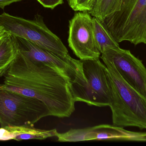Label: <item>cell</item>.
I'll return each mask as SVG.
<instances>
[{"mask_svg":"<svg viewBox=\"0 0 146 146\" xmlns=\"http://www.w3.org/2000/svg\"><path fill=\"white\" fill-rule=\"evenodd\" d=\"M81 141L146 142V132H134L114 125L101 124L81 129Z\"/></svg>","mask_w":146,"mask_h":146,"instance_id":"30bf717a","label":"cell"},{"mask_svg":"<svg viewBox=\"0 0 146 146\" xmlns=\"http://www.w3.org/2000/svg\"><path fill=\"white\" fill-rule=\"evenodd\" d=\"M101 58L107 68L113 125L146 129V98L124 80L112 62Z\"/></svg>","mask_w":146,"mask_h":146,"instance_id":"7a4b0ae2","label":"cell"},{"mask_svg":"<svg viewBox=\"0 0 146 146\" xmlns=\"http://www.w3.org/2000/svg\"><path fill=\"white\" fill-rule=\"evenodd\" d=\"M18 50L12 36L5 31L0 35V78L4 76Z\"/></svg>","mask_w":146,"mask_h":146,"instance_id":"7c38bea8","label":"cell"},{"mask_svg":"<svg viewBox=\"0 0 146 146\" xmlns=\"http://www.w3.org/2000/svg\"><path fill=\"white\" fill-rule=\"evenodd\" d=\"M10 131L12 139L20 141L26 140H42L51 137H56L57 129L44 130L36 128L34 126L6 127Z\"/></svg>","mask_w":146,"mask_h":146,"instance_id":"8fae6325","label":"cell"},{"mask_svg":"<svg viewBox=\"0 0 146 146\" xmlns=\"http://www.w3.org/2000/svg\"><path fill=\"white\" fill-rule=\"evenodd\" d=\"M72 9L79 12H88L91 9L93 0H67Z\"/></svg>","mask_w":146,"mask_h":146,"instance_id":"9a60e30c","label":"cell"},{"mask_svg":"<svg viewBox=\"0 0 146 146\" xmlns=\"http://www.w3.org/2000/svg\"><path fill=\"white\" fill-rule=\"evenodd\" d=\"M101 20L118 43L146 45V0H122L118 11Z\"/></svg>","mask_w":146,"mask_h":146,"instance_id":"3957f363","label":"cell"},{"mask_svg":"<svg viewBox=\"0 0 146 146\" xmlns=\"http://www.w3.org/2000/svg\"><path fill=\"white\" fill-rule=\"evenodd\" d=\"M100 57L112 62L124 80L146 98V68L141 60L120 47L105 49Z\"/></svg>","mask_w":146,"mask_h":146,"instance_id":"9c48e42d","label":"cell"},{"mask_svg":"<svg viewBox=\"0 0 146 146\" xmlns=\"http://www.w3.org/2000/svg\"><path fill=\"white\" fill-rule=\"evenodd\" d=\"M44 7L54 9L58 5L62 4L63 0H36Z\"/></svg>","mask_w":146,"mask_h":146,"instance_id":"2e32d148","label":"cell"},{"mask_svg":"<svg viewBox=\"0 0 146 146\" xmlns=\"http://www.w3.org/2000/svg\"><path fill=\"white\" fill-rule=\"evenodd\" d=\"M50 116L49 110L43 102L0 85L1 127L34 126L42 118Z\"/></svg>","mask_w":146,"mask_h":146,"instance_id":"277c9868","label":"cell"},{"mask_svg":"<svg viewBox=\"0 0 146 146\" xmlns=\"http://www.w3.org/2000/svg\"><path fill=\"white\" fill-rule=\"evenodd\" d=\"M68 43L81 61L99 59L94 31L92 17L88 12H79L69 21Z\"/></svg>","mask_w":146,"mask_h":146,"instance_id":"ba28073f","label":"cell"},{"mask_svg":"<svg viewBox=\"0 0 146 146\" xmlns=\"http://www.w3.org/2000/svg\"><path fill=\"white\" fill-rule=\"evenodd\" d=\"M3 77V87L43 102L51 116L70 117L74 111L71 79L49 65L33 61L18 51Z\"/></svg>","mask_w":146,"mask_h":146,"instance_id":"6da1fadb","label":"cell"},{"mask_svg":"<svg viewBox=\"0 0 146 146\" xmlns=\"http://www.w3.org/2000/svg\"><path fill=\"white\" fill-rule=\"evenodd\" d=\"M81 61L86 81L75 95L76 102L96 107L109 106L111 97L106 66L99 59Z\"/></svg>","mask_w":146,"mask_h":146,"instance_id":"52a82bcc","label":"cell"},{"mask_svg":"<svg viewBox=\"0 0 146 146\" xmlns=\"http://www.w3.org/2000/svg\"><path fill=\"white\" fill-rule=\"evenodd\" d=\"M0 25L12 36L27 39L42 48L62 55L68 54L60 39L48 29L39 15L33 20L10 15H0Z\"/></svg>","mask_w":146,"mask_h":146,"instance_id":"5b68a950","label":"cell"},{"mask_svg":"<svg viewBox=\"0 0 146 146\" xmlns=\"http://www.w3.org/2000/svg\"><path fill=\"white\" fill-rule=\"evenodd\" d=\"M92 19L95 41L101 54L107 48L120 47L102 21L94 17Z\"/></svg>","mask_w":146,"mask_h":146,"instance_id":"4fadbf2b","label":"cell"},{"mask_svg":"<svg viewBox=\"0 0 146 146\" xmlns=\"http://www.w3.org/2000/svg\"><path fill=\"white\" fill-rule=\"evenodd\" d=\"M6 31L4 30V29H3V27L1 26L0 25V35L2 34L3 33L5 32Z\"/></svg>","mask_w":146,"mask_h":146,"instance_id":"ac0fdd59","label":"cell"},{"mask_svg":"<svg viewBox=\"0 0 146 146\" xmlns=\"http://www.w3.org/2000/svg\"><path fill=\"white\" fill-rule=\"evenodd\" d=\"M21 1L22 0H0V8L3 9L6 6L10 5L13 3Z\"/></svg>","mask_w":146,"mask_h":146,"instance_id":"e0dca14e","label":"cell"},{"mask_svg":"<svg viewBox=\"0 0 146 146\" xmlns=\"http://www.w3.org/2000/svg\"><path fill=\"white\" fill-rule=\"evenodd\" d=\"M12 37L18 51L33 61L47 64L61 72L71 79L72 85L85 82L81 60L74 59L69 54L66 55L56 54L20 37L12 36Z\"/></svg>","mask_w":146,"mask_h":146,"instance_id":"8992f818","label":"cell"},{"mask_svg":"<svg viewBox=\"0 0 146 146\" xmlns=\"http://www.w3.org/2000/svg\"><path fill=\"white\" fill-rule=\"evenodd\" d=\"M122 0H93L88 11L93 17L104 19L120 9Z\"/></svg>","mask_w":146,"mask_h":146,"instance_id":"5bb4252c","label":"cell"}]
</instances>
